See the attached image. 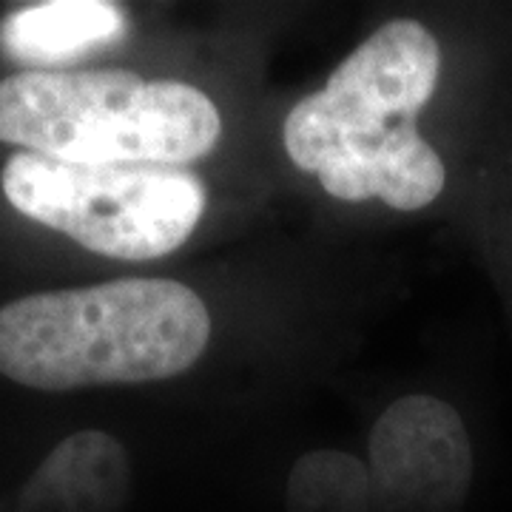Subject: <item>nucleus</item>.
<instances>
[{
  "instance_id": "f257e3e1",
  "label": "nucleus",
  "mask_w": 512,
  "mask_h": 512,
  "mask_svg": "<svg viewBox=\"0 0 512 512\" xmlns=\"http://www.w3.org/2000/svg\"><path fill=\"white\" fill-rule=\"evenodd\" d=\"M439 43L416 20H390L285 120V151L330 197L419 211L444 188V163L416 117L439 83Z\"/></svg>"
},
{
  "instance_id": "f03ea898",
  "label": "nucleus",
  "mask_w": 512,
  "mask_h": 512,
  "mask_svg": "<svg viewBox=\"0 0 512 512\" xmlns=\"http://www.w3.org/2000/svg\"><path fill=\"white\" fill-rule=\"evenodd\" d=\"M208 336V308L171 279L43 291L0 308V373L52 393L154 382L194 365Z\"/></svg>"
},
{
  "instance_id": "7ed1b4c3",
  "label": "nucleus",
  "mask_w": 512,
  "mask_h": 512,
  "mask_svg": "<svg viewBox=\"0 0 512 512\" xmlns=\"http://www.w3.org/2000/svg\"><path fill=\"white\" fill-rule=\"evenodd\" d=\"M217 106L180 80L120 69L0 80V140L72 165H185L217 146Z\"/></svg>"
},
{
  "instance_id": "20e7f679",
  "label": "nucleus",
  "mask_w": 512,
  "mask_h": 512,
  "mask_svg": "<svg viewBox=\"0 0 512 512\" xmlns=\"http://www.w3.org/2000/svg\"><path fill=\"white\" fill-rule=\"evenodd\" d=\"M0 185L23 217L128 262L177 251L205 211V185L183 165H72L18 151Z\"/></svg>"
},
{
  "instance_id": "39448f33",
  "label": "nucleus",
  "mask_w": 512,
  "mask_h": 512,
  "mask_svg": "<svg viewBox=\"0 0 512 512\" xmlns=\"http://www.w3.org/2000/svg\"><path fill=\"white\" fill-rule=\"evenodd\" d=\"M376 512H458L473 484V447L456 410L433 396L393 402L370 433Z\"/></svg>"
},
{
  "instance_id": "423d86ee",
  "label": "nucleus",
  "mask_w": 512,
  "mask_h": 512,
  "mask_svg": "<svg viewBox=\"0 0 512 512\" xmlns=\"http://www.w3.org/2000/svg\"><path fill=\"white\" fill-rule=\"evenodd\" d=\"M131 495L123 444L100 430L60 441L26 481L18 512H120Z\"/></svg>"
},
{
  "instance_id": "0eeeda50",
  "label": "nucleus",
  "mask_w": 512,
  "mask_h": 512,
  "mask_svg": "<svg viewBox=\"0 0 512 512\" xmlns=\"http://www.w3.org/2000/svg\"><path fill=\"white\" fill-rule=\"evenodd\" d=\"M126 32L128 18L117 3L46 0L0 20V49L20 66L52 72L55 66L120 43Z\"/></svg>"
},
{
  "instance_id": "6e6552de",
  "label": "nucleus",
  "mask_w": 512,
  "mask_h": 512,
  "mask_svg": "<svg viewBox=\"0 0 512 512\" xmlns=\"http://www.w3.org/2000/svg\"><path fill=\"white\" fill-rule=\"evenodd\" d=\"M288 512H376L370 470L339 450H313L293 464Z\"/></svg>"
}]
</instances>
